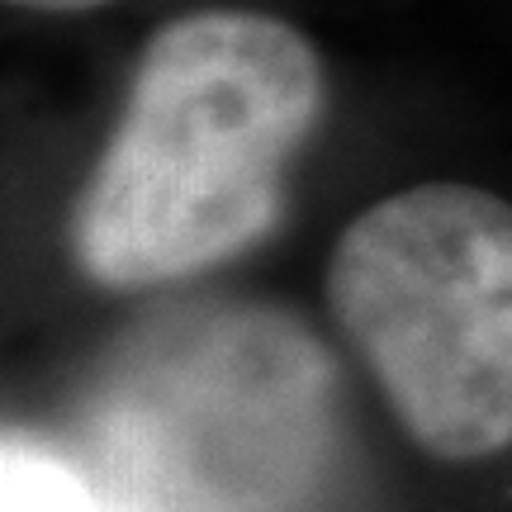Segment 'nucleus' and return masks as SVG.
<instances>
[{
    "mask_svg": "<svg viewBox=\"0 0 512 512\" xmlns=\"http://www.w3.org/2000/svg\"><path fill=\"white\" fill-rule=\"evenodd\" d=\"M328 105L323 57L261 10H195L143 48L81 190L72 247L105 290H152L247 252Z\"/></svg>",
    "mask_w": 512,
    "mask_h": 512,
    "instance_id": "nucleus-1",
    "label": "nucleus"
},
{
    "mask_svg": "<svg viewBox=\"0 0 512 512\" xmlns=\"http://www.w3.org/2000/svg\"><path fill=\"white\" fill-rule=\"evenodd\" d=\"M328 309L427 456L512 446V204L460 181L408 185L342 228Z\"/></svg>",
    "mask_w": 512,
    "mask_h": 512,
    "instance_id": "nucleus-3",
    "label": "nucleus"
},
{
    "mask_svg": "<svg viewBox=\"0 0 512 512\" xmlns=\"http://www.w3.org/2000/svg\"><path fill=\"white\" fill-rule=\"evenodd\" d=\"M328 456V366L266 313L152 337L86 422V479L114 512H313Z\"/></svg>",
    "mask_w": 512,
    "mask_h": 512,
    "instance_id": "nucleus-2",
    "label": "nucleus"
},
{
    "mask_svg": "<svg viewBox=\"0 0 512 512\" xmlns=\"http://www.w3.org/2000/svg\"><path fill=\"white\" fill-rule=\"evenodd\" d=\"M15 10H34V15H81V10H100L114 0H5Z\"/></svg>",
    "mask_w": 512,
    "mask_h": 512,
    "instance_id": "nucleus-5",
    "label": "nucleus"
},
{
    "mask_svg": "<svg viewBox=\"0 0 512 512\" xmlns=\"http://www.w3.org/2000/svg\"><path fill=\"white\" fill-rule=\"evenodd\" d=\"M0 512H114L86 470H76L29 437H5Z\"/></svg>",
    "mask_w": 512,
    "mask_h": 512,
    "instance_id": "nucleus-4",
    "label": "nucleus"
}]
</instances>
